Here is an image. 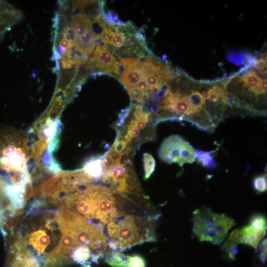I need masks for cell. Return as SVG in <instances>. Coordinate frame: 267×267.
Returning <instances> with one entry per match:
<instances>
[{
	"label": "cell",
	"mask_w": 267,
	"mask_h": 267,
	"mask_svg": "<svg viewBox=\"0 0 267 267\" xmlns=\"http://www.w3.org/2000/svg\"><path fill=\"white\" fill-rule=\"evenodd\" d=\"M159 215L141 217L121 214L107 223V247L119 252L134 245L156 240L155 222Z\"/></svg>",
	"instance_id": "6da1fadb"
},
{
	"label": "cell",
	"mask_w": 267,
	"mask_h": 267,
	"mask_svg": "<svg viewBox=\"0 0 267 267\" xmlns=\"http://www.w3.org/2000/svg\"><path fill=\"white\" fill-rule=\"evenodd\" d=\"M99 39L109 45L114 52L119 55H135L142 58L148 50L145 39L141 33L134 30L131 23L122 25L106 23L103 26Z\"/></svg>",
	"instance_id": "7a4b0ae2"
},
{
	"label": "cell",
	"mask_w": 267,
	"mask_h": 267,
	"mask_svg": "<svg viewBox=\"0 0 267 267\" xmlns=\"http://www.w3.org/2000/svg\"><path fill=\"white\" fill-rule=\"evenodd\" d=\"M193 232L200 241L221 244L228 230L235 224L233 219L223 214H217L202 207L193 213Z\"/></svg>",
	"instance_id": "3957f363"
},
{
	"label": "cell",
	"mask_w": 267,
	"mask_h": 267,
	"mask_svg": "<svg viewBox=\"0 0 267 267\" xmlns=\"http://www.w3.org/2000/svg\"><path fill=\"white\" fill-rule=\"evenodd\" d=\"M160 159L167 163H177L182 167L192 163L196 159V150L182 137L174 134L166 138L158 151Z\"/></svg>",
	"instance_id": "277c9868"
},
{
	"label": "cell",
	"mask_w": 267,
	"mask_h": 267,
	"mask_svg": "<svg viewBox=\"0 0 267 267\" xmlns=\"http://www.w3.org/2000/svg\"><path fill=\"white\" fill-rule=\"evenodd\" d=\"M120 66L114 51L101 41L97 42L94 53L86 63L85 69L88 73H107L119 77Z\"/></svg>",
	"instance_id": "5b68a950"
},
{
	"label": "cell",
	"mask_w": 267,
	"mask_h": 267,
	"mask_svg": "<svg viewBox=\"0 0 267 267\" xmlns=\"http://www.w3.org/2000/svg\"><path fill=\"white\" fill-rule=\"evenodd\" d=\"M24 17L22 11L11 3L0 0V42L5 34Z\"/></svg>",
	"instance_id": "8992f818"
},
{
	"label": "cell",
	"mask_w": 267,
	"mask_h": 267,
	"mask_svg": "<svg viewBox=\"0 0 267 267\" xmlns=\"http://www.w3.org/2000/svg\"><path fill=\"white\" fill-rule=\"evenodd\" d=\"M266 234V230L257 229L249 224L233 230L228 239L235 244L242 243L256 249Z\"/></svg>",
	"instance_id": "52a82bcc"
},
{
	"label": "cell",
	"mask_w": 267,
	"mask_h": 267,
	"mask_svg": "<svg viewBox=\"0 0 267 267\" xmlns=\"http://www.w3.org/2000/svg\"><path fill=\"white\" fill-rule=\"evenodd\" d=\"M106 262L113 267H147L144 258L137 254L127 255L113 252L107 255Z\"/></svg>",
	"instance_id": "ba28073f"
},
{
	"label": "cell",
	"mask_w": 267,
	"mask_h": 267,
	"mask_svg": "<svg viewBox=\"0 0 267 267\" xmlns=\"http://www.w3.org/2000/svg\"><path fill=\"white\" fill-rule=\"evenodd\" d=\"M92 180H98L102 177L104 169L101 159L89 162L83 169Z\"/></svg>",
	"instance_id": "9c48e42d"
},
{
	"label": "cell",
	"mask_w": 267,
	"mask_h": 267,
	"mask_svg": "<svg viewBox=\"0 0 267 267\" xmlns=\"http://www.w3.org/2000/svg\"><path fill=\"white\" fill-rule=\"evenodd\" d=\"M170 112L171 113H176L189 115L193 114L192 111L190 107L188 101L187 96H181L178 98L175 101Z\"/></svg>",
	"instance_id": "30bf717a"
},
{
	"label": "cell",
	"mask_w": 267,
	"mask_h": 267,
	"mask_svg": "<svg viewBox=\"0 0 267 267\" xmlns=\"http://www.w3.org/2000/svg\"><path fill=\"white\" fill-rule=\"evenodd\" d=\"M241 81L243 82L245 87L251 92L256 89L261 83V79L254 71H250L241 77Z\"/></svg>",
	"instance_id": "8fae6325"
},
{
	"label": "cell",
	"mask_w": 267,
	"mask_h": 267,
	"mask_svg": "<svg viewBox=\"0 0 267 267\" xmlns=\"http://www.w3.org/2000/svg\"><path fill=\"white\" fill-rule=\"evenodd\" d=\"M188 101L193 114L199 112L205 103V99L198 91H193L187 96Z\"/></svg>",
	"instance_id": "7c38bea8"
},
{
	"label": "cell",
	"mask_w": 267,
	"mask_h": 267,
	"mask_svg": "<svg viewBox=\"0 0 267 267\" xmlns=\"http://www.w3.org/2000/svg\"><path fill=\"white\" fill-rule=\"evenodd\" d=\"M214 151L204 152L196 150V156L197 161L203 166L209 168H215L217 166L216 162L214 160L211 154Z\"/></svg>",
	"instance_id": "4fadbf2b"
},
{
	"label": "cell",
	"mask_w": 267,
	"mask_h": 267,
	"mask_svg": "<svg viewBox=\"0 0 267 267\" xmlns=\"http://www.w3.org/2000/svg\"><path fill=\"white\" fill-rule=\"evenodd\" d=\"M145 180L148 179L153 173L155 167V161L152 156L149 153L143 154Z\"/></svg>",
	"instance_id": "5bb4252c"
},
{
	"label": "cell",
	"mask_w": 267,
	"mask_h": 267,
	"mask_svg": "<svg viewBox=\"0 0 267 267\" xmlns=\"http://www.w3.org/2000/svg\"><path fill=\"white\" fill-rule=\"evenodd\" d=\"M209 96L208 99L212 102H217L220 98L222 99L225 95V91L222 87L214 86L208 90Z\"/></svg>",
	"instance_id": "9a60e30c"
},
{
	"label": "cell",
	"mask_w": 267,
	"mask_h": 267,
	"mask_svg": "<svg viewBox=\"0 0 267 267\" xmlns=\"http://www.w3.org/2000/svg\"><path fill=\"white\" fill-rule=\"evenodd\" d=\"M253 186L258 192H263L267 190L266 174L256 177L253 179Z\"/></svg>",
	"instance_id": "2e32d148"
},
{
	"label": "cell",
	"mask_w": 267,
	"mask_h": 267,
	"mask_svg": "<svg viewBox=\"0 0 267 267\" xmlns=\"http://www.w3.org/2000/svg\"><path fill=\"white\" fill-rule=\"evenodd\" d=\"M250 224L257 229L267 230V220L262 215H256L252 217Z\"/></svg>",
	"instance_id": "e0dca14e"
},
{
	"label": "cell",
	"mask_w": 267,
	"mask_h": 267,
	"mask_svg": "<svg viewBox=\"0 0 267 267\" xmlns=\"http://www.w3.org/2000/svg\"><path fill=\"white\" fill-rule=\"evenodd\" d=\"M222 248L228 254L229 257L233 259L237 252V244L227 239L223 244Z\"/></svg>",
	"instance_id": "ac0fdd59"
},
{
	"label": "cell",
	"mask_w": 267,
	"mask_h": 267,
	"mask_svg": "<svg viewBox=\"0 0 267 267\" xmlns=\"http://www.w3.org/2000/svg\"><path fill=\"white\" fill-rule=\"evenodd\" d=\"M254 66L261 73L267 75V62L259 59L255 62Z\"/></svg>",
	"instance_id": "d6986e66"
},
{
	"label": "cell",
	"mask_w": 267,
	"mask_h": 267,
	"mask_svg": "<svg viewBox=\"0 0 267 267\" xmlns=\"http://www.w3.org/2000/svg\"><path fill=\"white\" fill-rule=\"evenodd\" d=\"M261 251L260 257L262 261L264 262L266 258L267 254V239H264L260 246Z\"/></svg>",
	"instance_id": "ffe728a7"
},
{
	"label": "cell",
	"mask_w": 267,
	"mask_h": 267,
	"mask_svg": "<svg viewBox=\"0 0 267 267\" xmlns=\"http://www.w3.org/2000/svg\"><path fill=\"white\" fill-rule=\"evenodd\" d=\"M261 88L264 93L267 92V78L262 80L260 84Z\"/></svg>",
	"instance_id": "44dd1931"
},
{
	"label": "cell",
	"mask_w": 267,
	"mask_h": 267,
	"mask_svg": "<svg viewBox=\"0 0 267 267\" xmlns=\"http://www.w3.org/2000/svg\"><path fill=\"white\" fill-rule=\"evenodd\" d=\"M264 61L267 62V52H264L260 54V59Z\"/></svg>",
	"instance_id": "7402d4cb"
},
{
	"label": "cell",
	"mask_w": 267,
	"mask_h": 267,
	"mask_svg": "<svg viewBox=\"0 0 267 267\" xmlns=\"http://www.w3.org/2000/svg\"><path fill=\"white\" fill-rule=\"evenodd\" d=\"M202 96L203 97V98L206 99H208V97H209V91L208 90H204L202 92Z\"/></svg>",
	"instance_id": "603a6c76"
}]
</instances>
